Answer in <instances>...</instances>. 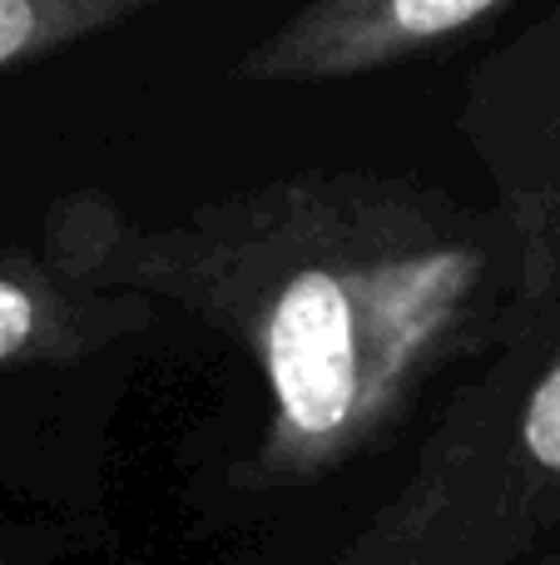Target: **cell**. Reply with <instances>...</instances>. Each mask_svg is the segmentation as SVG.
Returning a JSON list of instances; mask_svg holds the SVG:
<instances>
[{"label": "cell", "instance_id": "1", "mask_svg": "<svg viewBox=\"0 0 560 565\" xmlns=\"http://www.w3.org/2000/svg\"><path fill=\"white\" fill-rule=\"evenodd\" d=\"M40 254L75 282L189 312L254 362L268 417L244 487L363 457L442 372L502 352L546 302L502 209L387 169H298L174 218L65 189L40 214Z\"/></svg>", "mask_w": 560, "mask_h": 565}, {"label": "cell", "instance_id": "2", "mask_svg": "<svg viewBox=\"0 0 560 565\" xmlns=\"http://www.w3.org/2000/svg\"><path fill=\"white\" fill-rule=\"evenodd\" d=\"M560 531V298L452 392L407 481L327 565H521Z\"/></svg>", "mask_w": 560, "mask_h": 565}, {"label": "cell", "instance_id": "3", "mask_svg": "<svg viewBox=\"0 0 560 565\" xmlns=\"http://www.w3.org/2000/svg\"><path fill=\"white\" fill-rule=\"evenodd\" d=\"M456 135L492 204L526 238L541 298H560V0L476 60Z\"/></svg>", "mask_w": 560, "mask_h": 565}, {"label": "cell", "instance_id": "4", "mask_svg": "<svg viewBox=\"0 0 560 565\" xmlns=\"http://www.w3.org/2000/svg\"><path fill=\"white\" fill-rule=\"evenodd\" d=\"M506 0H308L234 60V85H337L397 70L492 20Z\"/></svg>", "mask_w": 560, "mask_h": 565}, {"label": "cell", "instance_id": "5", "mask_svg": "<svg viewBox=\"0 0 560 565\" xmlns=\"http://www.w3.org/2000/svg\"><path fill=\"white\" fill-rule=\"evenodd\" d=\"M154 302L60 274L45 254H0V372L69 367L149 332Z\"/></svg>", "mask_w": 560, "mask_h": 565}, {"label": "cell", "instance_id": "6", "mask_svg": "<svg viewBox=\"0 0 560 565\" xmlns=\"http://www.w3.org/2000/svg\"><path fill=\"white\" fill-rule=\"evenodd\" d=\"M164 0H0V75L129 25Z\"/></svg>", "mask_w": 560, "mask_h": 565}]
</instances>
